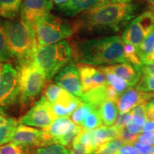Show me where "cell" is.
I'll use <instances>...</instances> for the list:
<instances>
[{"instance_id": "f1b7e54d", "label": "cell", "mask_w": 154, "mask_h": 154, "mask_svg": "<svg viewBox=\"0 0 154 154\" xmlns=\"http://www.w3.org/2000/svg\"><path fill=\"white\" fill-rule=\"evenodd\" d=\"M102 124H103V122H102L99 111L94 109L86 117L81 126L82 127L83 129L92 130L101 126Z\"/></svg>"}, {"instance_id": "681fc988", "label": "cell", "mask_w": 154, "mask_h": 154, "mask_svg": "<svg viewBox=\"0 0 154 154\" xmlns=\"http://www.w3.org/2000/svg\"><path fill=\"white\" fill-rule=\"evenodd\" d=\"M150 154H154V146L151 148V153Z\"/></svg>"}, {"instance_id": "5bb4252c", "label": "cell", "mask_w": 154, "mask_h": 154, "mask_svg": "<svg viewBox=\"0 0 154 154\" xmlns=\"http://www.w3.org/2000/svg\"><path fill=\"white\" fill-rule=\"evenodd\" d=\"M154 93H147L131 87L119 96L116 103L120 113H127L140 103H148Z\"/></svg>"}, {"instance_id": "44dd1931", "label": "cell", "mask_w": 154, "mask_h": 154, "mask_svg": "<svg viewBox=\"0 0 154 154\" xmlns=\"http://www.w3.org/2000/svg\"><path fill=\"white\" fill-rule=\"evenodd\" d=\"M98 111L102 122L106 126H111L115 124L119 115L118 106L116 102L109 99L105 100L100 106Z\"/></svg>"}, {"instance_id": "9c48e42d", "label": "cell", "mask_w": 154, "mask_h": 154, "mask_svg": "<svg viewBox=\"0 0 154 154\" xmlns=\"http://www.w3.org/2000/svg\"><path fill=\"white\" fill-rule=\"evenodd\" d=\"M56 119L50 103L42 95L19 120V124L45 130Z\"/></svg>"}, {"instance_id": "8fae6325", "label": "cell", "mask_w": 154, "mask_h": 154, "mask_svg": "<svg viewBox=\"0 0 154 154\" xmlns=\"http://www.w3.org/2000/svg\"><path fill=\"white\" fill-rule=\"evenodd\" d=\"M54 7L51 0H23L20 8V19L34 26L50 14Z\"/></svg>"}, {"instance_id": "f6af8a7d", "label": "cell", "mask_w": 154, "mask_h": 154, "mask_svg": "<svg viewBox=\"0 0 154 154\" xmlns=\"http://www.w3.org/2000/svg\"><path fill=\"white\" fill-rule=\"evenodd\" d=\"M154 131V120H150L148 119L146 121L145 124L142 128V133H148V132H153Z\"/></svg>"}, {"instance_id": "603a6c76", "label": "cell", "mask_w": 154, "mask_h": 154, "mask_svg": "<svg viewBox=\"0 0 154 154\" xmlns=\"http://www.w3.org/2000/svg\"><path fill=\"white\" fill-rule=\"evenodd\" d=\"M23 0H0V18L7 20L16 19L20 12Z\"/></svg>"}, {"instance_id": "7dc6e473", "label": "cell", "mask_w": 154, "mask_h": 154, "mask_svg": "<svg viewBox=\"0 0 154 154\" xmlns=\"http://www.w3.org/2000/svg\"><path fill=\"white\" fill-rule=\"evenodd\" d=\"M151 7L152 11H154V0H143Z\"/></svg>"}, {"instance_id": "8d00e7d4", "label": "cell", "mask_w": 154, "mask_h": 154, "mask_svg": "<svg viewBox=\"0 0 154 154\" xmlns=\"http://www.w3.org/2000/svg\"><path fill=\"white\" fill-rule=\"evenodd\" d=\"M138 70L139 71L140 76L154 75V60L141 63V65L138 68Z\"/></svg>"}, {"instance_id": "8992f818", "label": "cell", "mask_w": 154, "mask_h": 154, "mask_svg": "<svg viewBox=\"0 0 154 154\" xmlns=\"http://www.w3.org/2000/svg\"><path fill=\"white\" fill-rule=\"evenodd\" d=\"M22 113L18 72L12 64L4 63L0 72V113Z\"/></svg>"}, {"instance_id": "e575fe53", "label": "cell", "mask_w": 154, "mask_h": 154, "mask_svg": "<svg viewBox=\"0 0 154 154\" xmlns=\"http://www.w3.org/2000/svg\"><path fill=\"white\" fill-rule=\"evenodd\" d=\"M23 151L24 150L22 148L13 143H6L0 146V154H17Z\"/></svg>"}, {"instance_id": "d6986e66", "label": "cell", "mask_w": 154, "mask_h": 154, "mask_svg": "<svg viewBox=\"0 0 154 154\" xmlns=\"http://www.w3.org/2000/svg\"><path fill=\"white\" fill-rule=\"evenodd\" d=\"M19 124L15 117L0 113V146L11 141Z\"/></svg>"}, {"instance_id": "cb8c5ba5", "label": "cell", "mask_w": 154, "mask_h": 154, "mask_svg": "<svg viewBox=\"0 0 154 154\" xmlns=\"http://www.w3.org/2000/svg\"><path fill=\"white\" fill-rule=\"evenodd\" d=\"M100 69L104 72L106 76L108 85L111 86L119 95L126 91L128 88L131 87L126 81L123 79L121 77L117 76L114 73L106 70L102 67H100Z\"/></svg>"}, {"instance_id": "d590c367", "label": "cell", "mask_w": 154, "mask_h": 154, "mask_svg": "<svg viewBox=\"0 0 154 154\" xmlns=\"http://www.w3.org/2000/svg\"><path fill=\"white\" fill-rule=\"evenodd\" d=\"M69 154H94L85 146L74 140L72 146L69 148Z\"/></svg>"}, {"instance_id": "60d3db41", "label": "cell", "mask_w": 154, "mask_h": 154, "mask_svg": "<svg viewBox=\"0 0 154 154\" xmlns=\"http://www.w3.org/2000/svg\"><path fill=\"white\" fill-rule=\"evenodd\" d=\"M117 154H140L138 150L131 144H125L119 149Z\"/></svg>"}, {"instance_id": "5b68a950", "label": "cell", "mask_w": 154, "mask_h": 154, "mask_svg": "<svg viewBox=\"0 0 154 154\" xmlns=\"http://www.w3.org/2000/svg\"><path fill=\"white\" fill-rule=\"evenodd\" d=\"M17 70L22 113L37 101L44 91L47 79L43 71L34 61L18 67Z\"/></svg>"}, {"instance_id": "d6a6232c", "label": "cell", "mask_w": 154, "mask_h": 154, "mask_svg": "<svg viewBox=\"0 0 154 154\" xmlns=\"http://www.w3.org/2000/svg\"><path fill=\"white\" fill-rule=\"evenodd\" d=\"M92 134H93L94 143L97 148L101 144L109 141L106 126H101L95 128V129H92Z\"/></svg>"}, {"instance_id": "e0dca14e", "label": "cell", "mask_w": 154, "mask_h": 154, "mask_svg": "<svg viewBox=\"0 0 154 154\" xmlns=\"http://www.w3.org/2000/svg\"><path fill=\"white\" fill-rule=\"evenodd\" d=\"M79 126L69 117H59L44 131L49 135L53 143H56L57 140L74 131Z\"/></svg>"}, {"instance_id": "816d5d0a", "label": "cell", "mask_w": 154, "mask_h": 154, "mask_svg": "<svg viewBox=\"0 0 154 154\" xmlns=\"http://www.w3.org/2000/svg\"><path fill=\"white\" fill-rule=\"evenodd\" d=\"M153 11V12H154V11Z\"/></svg>"}, {"instance_id": "277c9868", "label": "cell", "mask_w": 154, "mask_h": 154, "mask_svg": "<svg viewBox=\"0 0 154 154\" xmlns=\"http://www.w3.org/2000/svg\"><path fill=\"white\" fill-rule=\"evenodd\" d=\"M72 44L66 40L38 47L33 61L43 71L47 81L54 78L72 59Z\"/></svg>"}, {"instance_id": "ac0fdd59", "label": "cell", "mask_w": 154, "mask_h": 154, "mask_svg": "<svg viewBox=\"0 0 154 154\" xmlns=\"http://www.w3.org/2000/svg\"><path fill=\"white\" fill-rule=\"evenodd\" d=\"M102 68L121 77L123 79L126 81L131 87L136 86L140 79L139 71L130 63H116L109 66H102Z\"/></svg>"}, {"instance_id": "3957f363", "label": "cell", "mask_w": 154, "mask_h": 154, "mask_svg": "<svg viewBox=\"0 0 154 154\" xmlns=\"http://www.w3.org/2000/svg\"><path fill=\"white\" fill-rule=\"evenodd\" d=\"M7 44L11 61L18 67L33 61L37 49L34 28L22 19L7 21Z\"/></svg>"}, {"instance_id": "f35d334b", "label": "cell", "mask_w": 154, "mask_h": 154, "mask_svg": "<svg viewBox=\"0 0 154 154\" xmlns=\"http://www.w3.org/2000/svg\"><path fill=\"white\" fill-rule=\"evenodd\" d=\"M146 104L147 103H142L136 106L131 110V113L133 115L138 116L147 119L146 117Z\"/></svg>"}, {"instance_id": "836d02e7", "label": "cell", "mask_w": 154, "mask_h": 154, "mask_svg": "<svg viewBox=\"0 0 154 154\" xmlns=\"http://www.w3.org/2000/svg\"><path fill=\"white\" fill-rule=\"evenodd\" d=\"M138 135L136 134H133L130 132L127 128H122L119 131V138L122 140L125 144H132L137 140Z\"/></svg>"}, {"instance_id": "7a4b0ae2", "label": "cell", "mask_w": 154, "mask_h": 154, "mask_svg": "<svg viewBox=\"0 0 154 154\" xmlns=\"http://www.w3.org/2000/svg\"><path fill=\"white\" fill-rule=\"evenodd\" d=\"M124 46L119 36L79 40L72 44V59L79 63L93 66L128 63L124 57Z\"/></svg>"}, {"instance_id": "bcb514c9", "label": "cell", "mask_w": 154, "mask_h": 154, "mask_svg": "<svg viewBox=\"0 0 154 154\" xmlns=\"http://www.w3.org/2000/svg\"><path fill=\"white\" fill-rule=\"evenodd\" d=\"M51 1L53 2V3H54L58 5H62V4H64L66 3L68 0H51Z\"/></svg>"}, {"instance_id": "4316f807", "label": "cell", "mask_w": 154, "mask_h": 154, "mask_svg": "<svg viewBox=\"0 0 154 154\" xmlns=\"http://www.w3.org/2000/svg\"><path fill=\"white\" fill-rule=\"evenodd\" d=\"M124 144L120 138H116L100 145L94 154H116Z\"/></svg>"}, {"instance_id": "7402d4cb", "label": "cell", "mask_w": 154, "mask_h": 154, "mask_svg": "<svg viewBox=\"0 0 154 154\" xmlns=\"http://www.w3.org/2000/svg\"><path fill=\"white\" fill-rule=\"evenodd\" d=\"M136 51L141 63L154 60V29L136 48Z\"/></svg>"}, {"instance_id": "ffe728a7", "label": "cell", "mask_w": 154, "mask_h": 154, "mask_svg": "<svg viewBox=\"0 0 154 154\" xmlns=\"http://www.w3.org/2000/svg\"><path fill=\"white\" fill-rule=\"evenodd\" d=\"M108 86V85H107ZM107 86H102L84 92L80 98L82 102L91 105L98 110L102 103L108 99Z\"/></svg>"}, {"instance_id": "9a60e30c", "label": "cell", "mask_w": 154, "mask_h": 154, "mask_svg": "<svg viewBox=\"0 0 154 154\" xmlns=\"http://www.w3.org/2000/svg\"><path fill=\"white\" fill-rule=\"evenodd\" d=\"M83 103L80 98L73 95L65 90L59 99L51 104V109L56 117H69Z\"/></svg>"}, {"instance_id": "83f0119b", "label": "cell", "mask_w": 154, "mask_h": 154, "mask_svg": "<svg viewBox=\"0 0 154 154\" xmlns=\"http://www.w3.org/2000/svg\"><path fill=\"white\" fill-rule=\"evenodd\" d=\"M64 91L65 90L63 88L57 85V84L50 83L44 88L43 96L48 102H49L51 104H53L59 99Z\"/></svg>"}, {"instance_id": "4fadbf2b", "label": "cell", "mask_w": 154, "mask_h": 154, "mask_svg": "<svg viewBox=\"0 0 154 154\" xmlns=\"http://www.w3.org/2000/svg\"><path fill=\"white\" fill-rule=\"evenodd\" d=\"M77 66L84 93L99 86L108 85L106 76L100 68L86 63H78Z\"/></svg>"}, {"instance_id": "74e56055", "label": "cell", "mask_w": 154, "mask_h": 154, "mask_svg": "<svg viewBox=\"0 0 154 154\" xmlns=\"http://www.w3.org/2000/svg\"><path fill=\"white\" fill-rule=\"evenodd\" d=\"M137 140L140 143L153 145L154 144V131L143 133L142 134L138 135Z\"/></svg>"}, {"instance_id": "2e32d148", "label": "cell", "mask_w": 154, "mask_h": 154, "mask_svg": "<svg viewBox=\"0 0 154 154\" xmlns=\"http://www.w3.org/2000/svg\"><path fill=\"white\" fill-rule=\"evenodd\" d=\"M106 0H68L58 5L59 11L68 17H76L101 4Z\"/></svg>"}, {"instance_id": "1f68e13d", "label": "cell", "mask_w": 154, "mask_h": 154, "mask_svg": "<svg viewBox=\"0 0 154 154\" xmlns=\"http://www.w3.org/2000/svg\"><path fill=\"white\" fill-rule=\"evenodd\" d=\"M136 88L147 93H154V75L140 76Z\"/></svg>"}, {"instance_id": "f907efd6", "label": "cell", "mask_w": 154, "mask_h": 154, "mask_svg": "<svg viewBox=\"0 0 154 154\" xmlns=\"http://www.w3.org/2000/svg\"><path fill=\"white\" fill-rule=\"evenodd\" d=\"M2 66H1V64H0V72H1V69H2Z\"/></svg>"}, {"instance_id": "c3c4849f", "label": "cell", "mask_w": 154, "mask_h": 154, "mask_svg": "<svg viewBox=\"0 0 154 154\" xmlns=\"http://www.w3.org/2000/svg\"><path fill=\"white\" fill-rule=\"evenodd\" d=\"M17 154H28V153H27V152H26V151H23L22 152H19V153H17Z\"/></svg>"}, {"instance_id": "7c38bea8", "label": "cell", "mask_w": 154, "mask_h": 154, "mask_svg": "<svg viewBox=\"0 0 154 154\" xmlns=\"http://www.w3.org/2000/svg\"><path fill=\"white\" fill-rule=\"evenodd\" d=\"M57 85L73 95L81 98L84 94L77 65L68 63L54 77Z\"/></svg>"}, {"instance_id": "ee69618b", "label": "cell", "mask_w": 154, "mask_h": 154, "mask_svg": "<svg viewBox=\"0 0 154 154\" xmlns=\"http://www.w3.org/2000/svg\"><path fill=\"white\" fill-rule=\"evenodd\" d=\"M127 113H121L120 116H119V118H117L116 121L114 126L116 127H117V128L119 129V131L122 129V128H125V126H126Z\"/></svg>"}, {"instance_id": "6da1fadb", "label": "cell", "mask_w": 154, "mask_h": 154, "mask_svg": "<svg viewBox=\"0 0 154 154\" xmlns=\"http://www.w3.org/2000/svg\"><path fill=\"white\" fill-rule=\"evenodd\" d=\"M137 13L138 5L133 0H106L78 15L73 24L76 33L119 32L134 19Z\"/></svg>"}, {"instance_id": "d4e9b609", "label": "cell", "mask_w": 154, "mask_h": 154, "mask_svg": "<svg viewBox=\"0 0 154 154\" xmlns=\"http://www.w3.org/2000/svg\"><path fill=\"white\" fill-rule=\"evenodd\" d=\"M7 19L0 18V61L10 62L11 59L7 44Z\"/></svg>"}, {"instance_id": "ba28073f", "label": "cell", "mask_w": 154, "mask_h": 154, "mask_svg": "<svg viewBox=\"0 0 154 154\" xmlns=\"http://www.w3.org/2000/svg\"><path fill=\"white\" fill-rule=\"evenodd\" d=\"M154 29V12L146 11L133 19L125 26L121 39L124 44L137 48Z\"/></svg>"}, {"instance_id": "ab89813d", "label": "cell", "mask_w": 154, "mask_h": 154, "mask_svg": "<svg viewBox=\"0 0 154 154\" xmlns=\"http://www.w3.org/2000/svg\"><path fill=\"white\" fill-rule=\"evenodd\" d=\"M134 147L138 150L140 154H150L151 151V146L149 144L140 143L139 141H135L134 143Z\"/></svg>"}, {"instance_id": "52a82bcc", "label": "cell", "mask_w": 154, "mask_h": 154, "mask_svg": "<svg viewBox=\"0 0 154 154\" xmlns=\"http://www.w3.org/2000/svg\"><path fill=\"white\" fill-rule=\"evenodd\" d=\"M34 28L38 47L58 43L76 33L73 22L51 14L41 19Z\"/></svg>"}, {"instance_id": "b9f144b4", "label": "cell", "mask_w": 154, "mask_h": 154, "mask_svg": "<svg viewBox=\"0 0 154 154\" xmlns=\"http://www.w3.org/2000/svg\"><path fill=\"white\" fill-rule=\"evenodd\" d=\"M146 117L147 119L154 120V96L146 104Z\"/></svg>"}, {"instance_id": "4dcf8cb0", "label": "cell", "mask_w": 154, "mask_h": 154, "mask_svg": "<svg viewBox=\"0 0 154 154\" xmlns=\"http://www.w3.org/2000/svg\"><path fill=\"white\" fill-rule=\"evenodd\" d=\"M124 54L127 62L130 63L137 69L141 65V61L138 56L136 47L131 44H124Z\"/></svg>"}, {"instance_id": "30bf717a", "label": "cell", "mask_w": 154, "mask_h": 154, "mask_svg": "<svg viewBox=\"0 0 154 154\" xmlns=\"http://www.w3.org/2000/svg\"><path fill=\"white\" fill-rule=\"evenodd\" d=\"M11 141L26 152L53 143L49 135L44 130L22 124H19Z\"/></svg>"}, {"instance_id": "7bdbcfd3", "label": "cell", "mask_w": 154, "mask_h": 154, "mask_svg": "<svg viewBox=\"0 0 154 154\" xmlns=\"http://www.w3.org/2000/svg\"><path fill=\"white\" fill-rule=\"evenodd\" d=\"M108 137H109V140H111L116 138H119V129L117 127L115 126H106Z\"/></svg>"}, {"instance_id": "f546056e", "label": "cell", "mask_w": 154, "mask_h": 154, "mask_svg": "<svg viewBox=\"0 0 154 154\" xmlns=\"http://www.w3.org/2000/svg\"><path fill=\"white\" fill-rule=\"evenodd\" d=\"M94 109H95L92 106L83 102L82 104L74 111L72 115L71 116L72 120L76 125L81 126V125H82L84 119H86V117Z\"/></svg>"}, {"instance_id": "484cf974", "label": "cell", "mask_w": 154, "mask_h": 154, "mask_svg": "<svg viewBox=\"0 0 154 154\" xmlns=\"http://www.w3.org/2000/svg\"><path fill=\"white\" fill-rule=\"evenodd\" d=\"M28 154H69V149L59 143L36 148L27 151Z\"/></svg>"}]
</instances>
